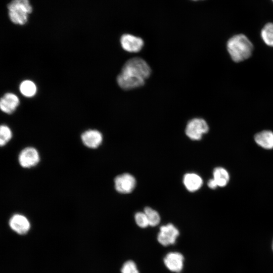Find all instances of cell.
<instances>
[{
	"label": "cell",
	"mask_w": 273,
	"mask_h": 273,
	"mask_svg": "<svg viewBox=\"0 0 273 273\" xmlns=\"http://www.w3.org/2000/svg\"><path fill=\"white\" fill-rule=\"evenodd\" d=\"M151 70L143 59L136 57L130 59L124 64L117 77L119 86L129 90L143 86L145 80L151 74Z\"/></svg>",
	"instance_id": "obj_1"
},
{
	"label": "cell",
	"mask_w": 273,
	"mask_h": 273,
	"mask_svg": "<svg viewBox=\"0 0 273 273\" xmlns=\"http://www.w3.org/2000/svg\"><path fill=\"white\" fill-rule=\"evenodd\" d=\"M226 46L231 58L236 62H240L249 58L253 49L251 42L243 34L235 35L230 38Z\"/></svg>",
	"instance_id": "obj_2"
},
{
	"label": "cell",
	"mask_w": 273,
	"mask_h": 273,
	"mask_svg": "<svg viewBox=\"0 0 273 273\" xmlns=\"http://www.w3.org/2000/svg\"><path fill=\"white\" fill-rule=\"evenodd\" d=\"M9 18L15 25L23 26L29 21L33 7L30 0H11L8 4Z\"/></svg>",
	"instance_id": "obj_3"
},
{
	"label": "cell",
	"mask_w": 273,
	"mask_h": 273,
	"mask_svg": "<svg viewBox=\"0 0 273 273\" xmlns=\"http://www.w3.org/2000/svg\"><path fill=\"white\" fill-rule=\"evenodd\" d=\"M209 130L207 122L201 118H194L190 120L186 128V135L192 140H200L202 135Z\"/></svg>",
	"instance_id": "obj_4"
},
{
	"label": "cell",
	"mask_w": 273,
	"mask_h": 273,
	"mask_svg": "<svg viewBox=\"0 0 273 273\" xmlns=\"http://www.w3.org/2000/svg\"><path fill=\"white\" fill-rule=\"evenodd\" d=\"M18 160L19 164L22 167L30 168L38 164L40 161V156L35 148L27 147L20 151Z\"/></svg>",
	"instance_id": "obj_5"
},
{
	"label": "cell",
	"mask_w": 273,
	"mask_h": 273,
	"mask_svg": "<svg viewBox=\"0 0 273 273\" xmlns=\"http://www.w3.org/2000/svg\"><path fill=\"white\" fill-rule=\"evenodd\" d=\"M178 229L172 223L162 225L157 236V240L164 246L174 244L179 236Z\"/></svg>",
	"instance_id": "obj_6"
},
{
	"label": "cell",
	"mask_w": 273,
	"mask_h": 273,
	"mask_svg": "<svg viewBox=\"0 0 273 273\" xmlns=\"http://www.w3.org/2000/svg\"><path fill=\"white\" fill-rule=\"evenodd\" d=\"M116 190L122 194L131 193L135 188L136 180L133 175L124 173L117 175L114 179Z\"/></svg>",
	"instance_id": "obj_7"
},
{
	"label": "cell",
	"mask_w": 273,
	"mask_h": 273,
	"mask_svg": "<svg viewBox=\"0 0 273 273\" xmlns=\"http://www.w3.org/2000/svg\"><path fill=\"white\" fill-rule=\"evenodd\" d=\"M9 225L12 230L20 235L27 233L31 226L27 217L20 213L12 215L9 220Z\"/></svg>",
	"instance_id": "obj_8"
},
{
	"label": "cell",
	"mask_w": 273,
	"mask_h": 273,
	"mask_svg": "<svg viewBox=\"0 0 273 273\" xmlns=\"http://www.w3.org/2000/svg\"><path fill=\"white\" fill-rule=\"evenodd\" d=\"M20 104L18 97L13 93H7L0 98V110L7 114L14 113Z\"/></svg>",
	"instance_id": "obj_9"
},
{
	"label": "cell",
	"mask_w": 273,
	"mask_h": 273,
	"mask_svg": "<svg viewBox=\"0 0 273 273\" xmlns=\"http://www.w3.org/2000/svg\"><path fill=\"white\" fill-rule=\"evenodd\" d=\"M122 48L130 53L139 52L144 46V41L139 37L129 34H124L120 38Z\"/></svg>",
	"instance_id": "obj_10"
},
{
	"label": "cell",
	"mask_w": 273,
	"mask_h": 273,
	"mask_svg": "<svg viewBox=\"0 0 273 273\" xmlns=\"http://www.w3.org/2000/svg\"><path fill=\"white\" fill-rule=\"evenodd\" d=\"M184 256L180 253L171 252L165 256L164 263L171 271L179 273L184 267Z\"/></svg>",
	"instance_id": "obj_11"
},
{
	"label": "cell",
	"mask_w": 273,
	"mask_h": 273,
	"mask_svg": "<svg viewBox=\"0 0 273 273\" xmlns=\"http://www.w3.org/2000/svg\"><path fill=\"white\" fill-rule=\"evenodd\" d=\"M83 144L87 147L95 149L100 146L103 142V135L98 130L88 129L83 132L81 135Z\"/></svg>",
	"instance_id": "obj_12"
},
{
	"label": "cell",
	"mask_w": 273,
	"mask_h": 273,
	"mask_svg": "<svg viewBox=\"0 0 273 273\" xmlns=\"http://www.w3.org/2000/svg\"><path fill=\"white\" fill-rule=\"evenodd\" d=\"M255 143L261 148L270 150L273 149V132L263 130L254 135Z\"/></svg>",
	"instance_id": "obj_13"
},
{
	"label": "cell",
	"mask_w": 273,
	"mask_h": 273,
	"mask_svg": "<svg viewBox=\"0 0 273 273\" xmlns=\"http://www.w3.org/2000/svg\"><path fill=\"white\" fill-rule=\"evenodd\" d=\"M183 182L186 189L191 192L199 190L203 184L201 177L194 173L186 174L184 176Z\"/></svg>",
	"instance_id": "obj_14"
},
{
	"label": "cell",
	"mask_w": 273,
	"mask_h": 273,
	"mask_svg": "<svg viewBox=\"0 0 273 273\" xmlns=\"http://www.w3.org/2000/svg\"><path fill=\"white\" fill-rule=\"evenodd\" d=\"M213 179L218 187H224L228 185L230 180L228 171L221 167H216L213 172Z\"/></svg>",
	"instance_id": "obj_15"
},
{
	"label": "cell",
	"mask_w": 273,
	"mask_h": 273,
	"mask_svg": "<svg viewBox=\"0 0 273 273\" xmlns=\"http://www.w3.org/2000/svg\"><path fill=\"white\" fill-rule=\"evenodd\" d=\"M20 93L24 96L27 98L33 97L37 91L35 84L30 80L23 81L19 85Z\"/></svg>",
	"instance_id": "obj_16"
},
{
	"label": "cell",
	"mask_w": 273,
	"mask_h": 273,
	"mask_svg": "<svg viewBox=\"0 0 273 273\" xmlns=\"http://www.w3.org/2000/svg\"><path fill=\"white\" fill-rule=\"evenodd\" d=\"M261 36L267 46L273 47V23H268L263 27Z\"/></svg>",
	"instance_id": "obj_17"
},
{
	"label": "cell",
	"mask_w": 273,
	"mask_h": 273,
	"mask_svg": "<svg viewBox=\"0 0 273 273\" xmlns=\"http://www.w3.org/2000/svg\"><path fill=\"white\" fill-rule=\"evenodd\" d=\"M13 132L9 126L6 124H0V147H3L11 140Z\"/></svg>",
	"instance_id": "obj_18"
},
{
	"label": "cell",
	"mask_w": 273,
	"mask_h": 273,
	"mask_svg": "<svg viewBox=\"0 0 273 273\" xmlns=\"http://www.w3.org/2000/svg\"><path fill=\"white\" fill-rule=\"evenodd\" d=\"M144 213L147 216L149 225L155 226L159 223L160 217L155 210L151 207H146L144 209Z\"/></svg>",
	"instance_id": "obj_19"
},
{
	"label": "cell",
	"mask_w": 273,
	"mask_h": 273,
	"mask_svg": "<svg viewBox=\"0 0 273 273\" xmlns=\"http://www.w3.org/2000/svg\"><path fill=\"white\" fill-rule=\"evenodd\" d=\"M134 219L136 224L140 228H145L149 225L148 218L144 212H138L136 213Z\"/></svg>",
	"instance_id": "obj_20"
},
{
	"label": "cell",
	"mask_w": 273,
	"mask_h": 273,
	"mask_svg": "<svg viewBox=\"0 0 273 273\" xmlns=\"http://www.w3.org/2000/svg\"><path fill=\"white\" fill-rule=\"evenodd\" d=\"M121 273H139L136 265L132 260L126 261L121 269Z\"/></svg>",
	"instance_id": "obj_21"
},
{
	"label": "cell",
	"mask_w": 273,
	"mask_h": 273,
	"mask_svg": "<svg viewBox=\"0 0 273 273\" xmlns=\"http://www.w3.org/2000/svg\"><path fill=\"white\" fill-rule=\"evenodd\" d=\"M207 185L210 189H214L216 188L218 186L213 178L210 179L208 180Z\"/></svg>",
	"instance_id": "obj_22"
},
{
	"label": "cell",
	"mask_w": 273,
	"mask_h": 273,
	"mask_svg": "<svg viewBox=\"0 0 273 273\" xmlns=\"http://www.w3.org/2000/svg\"><path fill=\"white\" fill-rule=\"evenodd\" d=\"M272 250H273V241H272Z\"/></svg>",
	"instance_id": "obj_23"
},
{
	"label": "cell",
	"mask_w": 273,
	"mask_h": 273,
	"mask_svg": "<svg viewBox=\"0 0 273 273\" xmlns=\"http://www.w3.org/2000/svg\"><path fill=\"white\" fill-rule=\"evenodd\" d=\"M273 1V0H272Z\"/></svg>",
	"instance_id": "obj_24"
}]
</instances>
